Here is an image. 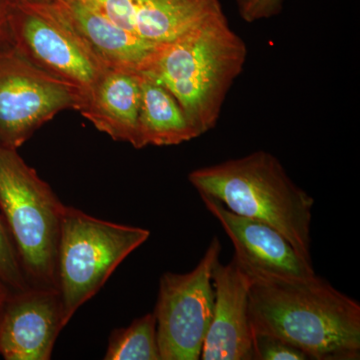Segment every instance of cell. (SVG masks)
Returning <instances> with one entry per match:
<instances>
[{
	"mask_svg": "<svg viewBox=\"0 0 360 360\" xmlns=\"http://www.w3.org/2000/svg\"><path fill=\"white\" fill-rule=\"evenodd\" d=\"M250 316L253 333L281 338L309 359H359V303L316 274L251 278Z\"/></svg>",
	"mask_w": 360,
	"mask_h": 360,
	"instance_id": "obj_1",
	"label": "cell"
},
{
	"mask_svg": "<svg viewBox=\"0 0 360 360\" xmlns=\"http://www.w3.org/2000/svg\"><path fill=\"white\" fill-rule=\"evenodd\" d=\"M248 58L245 40L222 15L160 44L141 75L165 87L198 134L214 129Z\"/></svg>",
	"mask_w": 360,
	"mask_h": 360,
	"instance_id": "obj_2",
	"label": "cell"
},
{
	"mask_svg": "<svg viewBox=\"0 0 360 360\" xmlns=\"http://www.w3.org/2000/svg\"><path fill=\"white\" fill-rule=\"evenodd\" d=\"M188 181L198 193L212 196L231 212L269 224L311 262L314 200L295 184L276 156L255 151L198 168Z\"/></svg>",
	"mask_w": 360,
	"mask_h": 360,
	"instance_id": "obj_3",
	"label": "cell"
},
{
	"mask_svg": "<svg viewBox=\"0 0 360 360\" xmlns=\"http://www.w3.org/2000/svg\"><path fill=\"white\" fill-rule=\"evenodd\" d=\"M65 208L18 150L0 146V212L32 286L58 290V245Z\"/></svg>",
	"mask_w": 360,
	"mask_h": 360,
	"instance_id": "obj_4",
	"label": "cell"
},
{
	"mask_svg": "<svg viewBox=\"0 0 360 360\" xmlns=\"http://www.w3.org/2000/svg\"><path fill=\"white\" fill-rule=\"evenodd\" d=\"M149 236L148 229L96 219L65 205L58 255V290L65 326Z\"/></svg>",
	"mask_w": 360,
	"mask_h": 360,
	"instance_id": "obj_5",
	"label": "cell"
},
{
	"mask_svg": "<svg viewBox=\"0 0 360 360\" xmlns=\"http://www.w3.org/2000/svg\"><path fill=\"white\" fill-rule=\"evenodd\" d=\"M8 30L11 44L21 56L72 85L82 101L108 70L66 25L51 0L11 1Z\"/></svg>",
	"mask_w": 360,
	"mask_h": 360,
	"instance_id": "obj_6",
	"label": "cell"
},
{
	"mask_svg": "<svg viewBox=\"0 0 360 360\" xmlns=\"http://www.w3.org/2000/svg\"><path fill=\"white\" fill-rule=\"evenodd\" d=\"M215 236L187 274L160 277L155 314L161 360H198L213 314L212 270L221 255Z\"/></svg>",
	"mask_w": 360,
	"mask_h": 360,
	"instance_id": "obj_7",
	"label": "cell"
},
{
	"mask_svg": "<svg viewBox=\"0 0 360 360\" xmlns=\"http://www.w3.org/2000/svg\"><path fill=\"white\" fill-rule=\"evenodd\" d=\"M82 94L39 70L11 44L0 46V146L21 148L63 110H77Z\"/></svg>",
	"mask_w": 360,
	"mask_h": 360,
	"instance_id": "obj_8",
	"label": "cell"
},
{
	"mask_svg": "<svg viewBox=\"0 0 360 360\" xmlns=\"http://www.w3.org/2000/svg\"><path fill=\"white\" fill-rule=\"evenodd\" d=\"M203 205L231 239L233 259L251 278L297 279L315 276L312 262L296 251L283 234L260 220L243 217L206 194Z\"/></svg>",
	"mask_w": 360,
	"mask_h": 360,
	"instance_id": "obj_9",
	"label": "cell"
},
{
	"mask_svg": "<svg viewBox=\"0 0 360 360\" xmlns=\"http://www.w3.org/2000/svg\"><path fill=\"white\" fill-rule=\"evenodd\" d=\"M65 328L56 288L11 291L0 319V355L6 360H49Z\"/></svg>",
	"mask_w": 360,
	"mask_h": 360,
	"instance_id": "obj_10",
	"label": "cell"
},
{
	"mask_svg": "<svg viewBox=\"0 0 360 360\" xmlns=\"http://www.w3.org/2000/svg\"><path fill=\"white\" fill-rule=\"evenodd\" d=\"M116 25L155 44H168L224 15L220 0H82Z\"/></svg>",
	"mask_w": 360,
	"mask_h": 360,
	"instance_id": "obj_11",
	"label": "cell"
},
{
	"mask_svg": "<svg viewBox=\"0 0 360 360\" xmlns=\"http://www.w3.org/2000/svg\"><path fill=\"white\" fill-rule=\"evenodd\" d=\"M251 278L236 260L212 270L214 304L200 359L253 360L250 316Z\"/></svg>",
	"mask_w": 360,
	"mask_h": 360,
	"instance_id": "obj_12",
	"label": "cell"
},
{
	"mask_svg": "<svg viewBox=\"0 0 360 360\" xmlns=\"http://www.w3.org/2000/svg\"><path fill=\"white\" fill-rule=\"evenodd\" d=\"M66 25L108 70L142 73L160 44L137 37L82 0H51Z\"/></svg>",
	"mask_w": 360,
	"mask_h": 360,
	"instance_id": "obj_13",
	"label": "cell"
},
{
	"mask_svg": "<svg viewBox=\"0 0 360 360\" xmlns=\"http://www.w3.org/2000/svg\"><path fill=\"white\" fill-rule=\"evenodd\" d=\"M141 73L108 70L77 111L113 141L135 146L141 110Z\"/></svg>",
	"mask_w": 360,
	"mask_h": 360,
	"instance_id": "obj_14",
	"label": "cell"
},
{
	"mask_svg": "<svg viewBox=\"0 0 360 360\" xmlns=\"http://www.w3.org/2000/svg\"><path fill=\"white\" fill-rule=\"evenodd\" d=\"M141 92L134 148L179 146L200 136L175 97L162 85L141 73Z\"/></svg>",
	"mask_w": 360,
	"mask_h": 360,
	"instance_id": "obj_15",
	"label": "cell"
},
{
	"mask_svg": "<svg viewBox=\"0 0 360 360\" xmlns=\"http://www.w3.org/2000/svg\"><path fill=\"white\" fill-rule=\"evenodd\" d=\"M103 359L161 360L155 314L137 317L127 328L113 330Z\"/></svg>",
	"mask_w": 360,
	"mask_h": 360,
	"instance_id": "obj_16",
	"label": "cell"
},
{
	"mask_svg": "<svg viewBox=\"0 0 360 360\" xmlns=\"http://www.w3.org/2000/svg\"><path fill=\"white\" fill-rule=\"evenodd\" d=\"M0 281L13 292L30 288L18 250L0 212Z\"/></svg>",
	"mask_w": 360,
	"mask_h": 360,
	"instance_id": "obj_17",
	"label": "cell"
},
{
	"mask_svg": "<svg viewBox=\"0 0 360 360\" xmlns=\"http://www.w3.org/2000/svg\"><path fill=\"white\" fill-rule=\"evenodd\" d=\"M309 356L281 338L253 333V360H307Z\"/></svg>",
	"mask_w": 360,
	"mask_h": 360,
	"instance_id": "obj_18",
	"label": "cell"
},
{
	"mask_svg": "<svg viewBox=\"0 0 360 360\" xmlns=\"http://www.w3.org/2000/svg\"><path fill=\"white\" fill-rule=\"evenodd\" d=\"M284 0H236L241 20L248 23L270 20L283 11Z\"/></svg>",
	"mask_w": 360,
	"mask_h": 360,
	"instance_id": "obj_19",
	"label": "cell"
},
{
	"mask_svg": "<svg viewBox=\"0 0 360 360\" xmlns=\"http://www.w3.org/2000/svg\"><path fill=\"white\" fill-rule=\"evenodd\" d=\"M11 0H0V46L11 44L8 30V14Z\"/></svg>",
	"mask_w": 360,
	"mask_h": 360,
	"instance_id": "obj_20",
	"label": "cell"
},
{
	"mask_svg": "<svg viewBox=\"0 0 360 360\" xmlns=\"http://www.w3.org/2000/svg\"><path fill=\"white\" fill-rule=\"evenodd\" d=\"M11 290L0 281V319H1L2 312H4V307H6L7 300L11 295Z\"/></svg>",
	"mask_w": 360,
	"mask_h": 360,
	"instance_id": "obj_21",
	"label": "cell"
},
{
	"mask_svg": "<svg viewBox=\"0 0 360 360\" xmlns=\"http://www.w3.org/2000/svg\"><path fill=\"white\" fill-rule=\"evenodd\" d=\"M11 1H32V0H11Z\"/></svg>",
	"mask_w": 360,
	"mask_h": 360,
	"instance_id": "obj_22",
	"label": "cell"
}]
</instances>
